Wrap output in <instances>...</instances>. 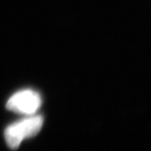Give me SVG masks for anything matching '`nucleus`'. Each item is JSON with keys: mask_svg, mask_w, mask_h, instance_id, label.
Returning a JSON list of instances; mask_svg holds the SVG:
<instances>
[{"mask_svg": "<svg viewBox=\"0 0 151 151\" xmlns=\"http://www.w3.org/2000/svg\"><path fill=\"white\" fill-rule=\"evenodd\" d=\"M42 104L40 95L33 90L26 89L14 94L6 103V109L18 114L31 116L35 114Z\"/></svg>", "mask_w": 151, "mask_h": 151, "instance_id": "2", "label": "nucleus"}, {"mask_svg": "<svg viewBox=\"0 0 151 151\" xmlns=\"http://www.w3.org/2000/svg\"><path fill=\"white\" fill-rule=\"evenodd\" d=\"M43 126L41 116H31L8 126L5 130V138L9 147L17 148L26 138L35 137Z\"/></svg>", "mask_w": 151, "mask_h": 151, "instance_id": "1", "label": "nucleus"}]
</instances>
